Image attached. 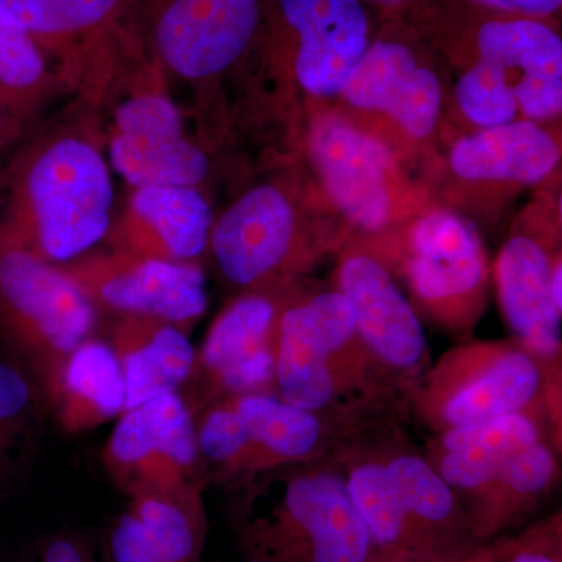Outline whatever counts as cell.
I'll list each match as a JSON object with an SVG mask.
<instances>
[{"instance_id": "cell-8", "label": "cell", "mask_w": 562, "mask_h": 562, "mask_svg": "<svg viewBox=\"0 0 562 562\" xmlns=\"http://www.w3.org/2000/svg\"><path fill=\"white\" fill-rule=\"evenodd\" d=\"M562 251V231L549 192L539 187L513 222L492 265L513 339L543 364L562 355V316L552 291L553 266Z\"/></svg>"}, {"instance_id": "cell-14", "label": "cell", "mask_w": 562, "mask_h": 562, "mask_svg": "<svg viewBox=\"0 0 562 562\" xmlns=\"http://www.w3.org/2000/svg\"><path fill=\"white\" fill-rule=\"evenodd\" d=\"M0 295L27 327L55 390L63 366L94 328L90 295L76 280L24 250L0 257Z\"/></svg>"}, {"instance_id": "cell-19", "label": "cell", "mask_w": 562, "mask_h": 562, "mask_svg": "<svg viewBox=\"0 0 562 562\" xmlns=\"http://www.w3.org/2000/svg\"><path fill=\"white\" fill-rule=\"evenodd\" d=\"M279 317L261 294L239 299L217 317L195 360L213 390L224 397L272 392Z\"/></svg>"}, {"instance_id": "cell-33", "label": "cell", "mask_w": 562, "mask_h": 562, "mask_svg": "<svg viewBox=\"0 0 562 562\" xmlns=\"http://www.w3.org/2000/svg\"><path fill=\"white\" fill-rule=\"evenodd\" d=\"M479 9L495 13L520 14V16L541 18L560 22L562 0H461Z\"/></svg>"}, {"instance_id": "cell-21", "label": "cell", "mask_w": 562, "mask_h": 562, "mask_svg": "<svg viewBox=\"0 0 562 562\" xmlns=\"http://www.w3.org/2000/svg\"><path fill=\"white\" fill-rule=\"evenodd\" d=\"M547 438L530 414H508L441 431L430 453L439 475L468 509L517 450Z\"/></svg>"}, {"instance_id": "cell-26", "label": "cell", "mask_w": 562, "mask_h": 562, "mask_svg": "<svg viewBox=\"0 0 562 562\" xmlns=\"http://www.w3.org/2000/svg\"><path fill=\"white\" fill-rule=\"evenodd\" d=\"M55 392L61 420L70 431H85L125 412V382L111 344L88 339L63 366Z\"/></svg>"}, {"instance_id": "cell-38", "label": "cell", "mask_w": 562, "mask_h": 562, "mask_svg": "<svg viewBox=\"0 0 562 562\" xmlns=\"http://www.w3.org/2000/svg\"><path fill=\"white\" fill-rule=\"evenodd\" d=\"M542 188L549 192L554 214H557V220L560 222L562 231V166L553 173L552 177H550L549 180L546 181V183L542 184Z\"/></svg>"}, {"instance_id": "cell-11", "label": "cell", "mask_w": 562, "mask_h": 562, "mask_svg": "<svg viewBox=\"0 0 562 562\" xmlns=\"http://www.w3.org/2000/svg\"><path fill=\"white\" fill-rule=\"evenodd\" d=\"M29 194L41 249L69 261L101 241L110 227L113 187L99 151L79 139H63L33 165Z\"/></svg>"}, {"instance_id": "cell-41", "label": "cell", "mask_w": 562, "mask_h": 562, "mask_svg": "<svg viewBox=\"0 0 562 562\" xmlns=\"http://www.w3.org/2000/svg\"><path fill=\"white\" fill-rule=\"evenodd\" d=\"M558 24H560V27H561V31H562V16H561L560 22H558Z\"/></svg>"}, {"instance_id": "cell-2", "label": "cell", "mask_w": 562, "mask_h": 562, "mask_svg": "<svg viewBox=\"0 0 562 562\" xmlns=\"http://www.w3.org/2000/svg\"><path fill=\"white\" fill-rule=\"evenodd\" d=\"M409 21L446 68L475 60L497 69L522 120L562 122V31L557 21L495 13L461 0H432Z\"/></svg>"}, {"instance_id": "cell-13", "label": "cell", "mask_w": 562, "mask_h": 562, "mask_svg": "<svg viewBox=\"0 0 562 562\" xmlns=\"http://www.w3.org/2000/svg\"><path fill=\"white\" fill-rule=\"evenodd\" d=\"M106 468L131 497L198 487V432L177 392L127 409L106 442Z\"/></svg>"}, {"instance_id": "cell-32", "label": "cell", "mask_w": 562, "mask_h": 562, "mask_svg": "<svg viewBox=\"0 0 562 562\" xmlns=\"http://www.w3.org/2000/svg\"><path fill=\"white\" fill-rule=\"evenodd\" d=\"M27 380L16 369L0 362V425L16 419L31 405Z\"/></svg>"}, {"instance_id": "cell-37", "label": "cell", "mask_w": 562, "mask_h": 562, "mask_svg": "<svg viewBox=\"0 0 562 562\" xmlns=\"http://www.w3.org/2000/svg\"><path fill=\"white\" fill-rule=\"evenodd\" d=\"M380 18H413L432 0H366Z\"/></svg>"}, {"instance_id": "cell-12", "label": "cell", "mask_w": 562, "mask_h": 562, "mask_svg": "<svg viewBox=\"0 0 562 562\" xmlns=\"http://www.w3.org/2000/svg\"><path fill=\"white\" fill-rule=\"evenodd\" d=\"M562 166V122L519 120L460 133L443 158V179L454 198L505 205L538 190Z\"/></svg>"}, {"instance_id": "cell-23", "label": "cell", "mask_w": 562, "mask_h": 562, "mask_svg": "<svg viewBox=\"0 0 562 562\" xmlns=\"http://www.w3.org/2000/svg\"><path fill=\"white\" fill-rule=\"evenodd\" d=\"M562 482L557 450L549 439L517 450L487 490L468 506L473 531L483 546L524 522Z\"/></svg>"}, {"instance_id": "cell-15", "label": "cell", "mask_w": 562, "mask_h": 562, "mask_svg": "<svg viewBox=\"0 0 562 562\" xmlns=\"http://www.w3.org/2000/svg\"><path fill=\"white\" fill-rule=\"evenodd\" d=\"M338 290L349 302L358 338L372 360L394 373L419 371L427 355L419 314L372 250L351 244L339 262Z\"/></svg>"}, {"instance_id": "cell-3", "label": "cell", "mask_w": 562, "mask_h": 562, "mask_svg": "<svg viewBox=\"0 0 562 562\" xmlns=\"http://www.w3.org/2000/svg\"><path fill=\"white\" fill-rule=\"evenodd\" d=\"M446 65L406 18H382L375 38L338 101L344 113L405 157L441 133L447 109Z\"/></svg>"}, {"instance_id": "cell-29", "label": "cell", "mask_w": 562, "mask_h": 562, "mask_svg": "<svg viewBox=\"0 0 562 562\" xmlns=\"http://www.w3.org/2000/svg\"><path fill=\"white\" fill-rule=\"evenodd\" d=\"M122 0H0V7L35 38H69L98 31L117 13Z\"/></svg>"}, {"instance_id": "cell-22", "label": "cell", "mask_w": 562, "mask_h": 562, "mask_svg": "<svg viewBox=\"0 0 562 562\" xmlns=\"http://www.w3.org/2000/svg\"><path fill=\"white\" fill-rule=\"evenodd\" d=\"M346 482L371 536L376 562H460L472 557L447 552L406 513L384 462H358Z\"/></svg>"}, {"instance_id": "cell-34", "label": "cell", "mask_w": 562, "mask_h": 562, "mask_svg": "<svg viewBox=\"0 0 562 562\" xmlns=\"http://www.w3.org/2000/svg\"><path fill=\"white\" fill-rule=\"evenodd\" d=\"M486 562H562L535 543L525 541L519 535L490 543Z\"/></svg>"}, {"instance_id": "cell-5", "label": "cell", "mask_w": 562, "mask_h": 562, "mask_svg": "<svg viewBox=\"0 0 562 562\" xmlns=\"http://www.w3.org/2000/svg\"><path fill=\"white\" fill-rule=\"evenodd\" d=\"M366 247L395 262L414 303L432 322L471 335L486 310L492 266L482 236L461 211L432 201L391 238Z\"/></svg>"}, {"instance_id": "cell-4", "label": "cell", "mask_w": 562, "mask_h": 562, "mask_svg": "<svg viewBox=\"0 0 562 562\" xmlns=\"http://www.w3.org/2000/svg\"><path fill=\"white\" fill-rule=\"evenodd\" d=\"M308 146L328 201L366 246L391 238L432 202L403 169L401 154L344 111L317 114Z\"/></svg>"}, {"instance_id": "cell-35", "label": "cell", "mask_w": 562, "mask_h": 562, "mask_svg": "<svg viewBox=\"0 0 562 562\" xmlns=\"http://www.w3.org/2000/svg\"><path fill=\"white\" fill-rule=\"evenodd\" d=\"M519 536L525 541L541 547L562 561V508L531 525Z\"/></svg>"}, {"instance_id": "cell-20", "label": "cell", "mask_w": 562, "mask_h": 562, "mask_svg": "<svg viewBox=\"0 0 562 562\" xmlns=\"http://www.w3.org/2000/svg\"><path fill=\"white\" fill-rule=\"evenodd\" d=\"M205 512L198 487L132 497L111 527V562H202Z\"/></svg>"}, {"instance_id": "cell-24", "label": "cell", "mask_w": 562, "mask_h": 562, "mask_svg": "<svg viewBox=\"0 0 562 562\" xmlns=\"http://www.w3.org/2000/svg\"><path fill=\"white\" fill-rule=\"evenodd\" d=\"M99 297L117 312L179 324L206 312L209 295L201 269L151 258L102 281Z\"/></svg>"}, {"instance_id": "cell-31", "label": "cell", "mask_w": 562, "mask_h": 562, "mask_svg": "<svg viewBox=\"0 0 562 562\" xmlns=\"http://www.w3.org/2000/svg\"><path fill=\"white\" fill-rule=\"evenodd\" d=\"M539 419L553 449L562 452V355L549 364Z\"/></svg>"}, {"instance_id": "cell-16", "label": "cell", "mask_w": 562, "mask_h": 562, "mask_svg": "<svg viewBox=\"0 0 562 562\" xmlns=\"http://www.w3.org/2000/svg\"><path fill=\"white\" fill-rule=\"evenodd\" d=\"M265 0H162L155 46L184 79H205L231 68L262 27Z\"/></svg>"}, {"instance_id": "cell-18", "label": "cell", "mask_w": 562, "mask_h": 562, "mask_svg": "<svg viewBox=\"0 0 562 562\" xmlns=\"http://www.w3.org/2000/svg\"><path fill=\"white\" fill-rule=\"evenodd\" d=\"M297 217L290 199L272 184L254 188L214 225L211 244L225 279L250 286L290 258Z\"/></svg>"}, {"instance_id": "cell-40", "label": "cell", "mask_w": 562, "mask_h": 562, "mask_svg": "<svg viewBox=\"0 0 562 562\" xmlns=\"http://www.w3.org/2000/svg\"><path fill=\"white\" fill-rule=\"evenodd\" d=\"M487 557H490V547H483L482 550H480L479 553L472 554L471 558H468V560L460 561V562H486Z\"/></svg>"}, {"instance_id": "cell-27", "label": "cell", "mask_w": 562, "mask_h": 562, "mask_svg": "<svg viewBox=\"0 0 562 562\" xmlns=\"http://www.w3.org/2000/svg\"><path fill=\"white\" fill-rule=\"evenodd\" d=\"M133 209L173 258L190 260L205 250L213 216L201 192L191 187L139 188Z\"/></svg>"}, {"instance_id": "cell-10", "label": "cell", "mask_w": 562, "mask_h": 562, "mask_svg": "<svg viewBox=\"0 0 562 562\" xmlns=\"http://www.w3.org/2000/svg\"><path fill=\"white\" fill-rule=\"evenodd\" d=\"M380 14L366 0H265L262 24L290 57L303 91L339 99L379 31Z\"/></svg>"}, {"instance_id": "cell-28", "label": "cell", "mask_w": 562, "mask_h": 562, "mask_svg": "<svg viewBox=\"0 0 562 562\" xmlns=\"http://www.w3.org/2000/svg\"><path fill=\"white\" fill-rule=\"evenodd\" d=\"M454 81L450 101L462 132L480 131L519 120L516 95L497 69L483 61L449 66Z\"/></svg>"}, {"instance_id": "cell-7", "label": "cell", "mask_w": 562, "mask_h": 562, "mask_svg": "<svg viewBox=\"0 0 562 562\" xmlns=\"http://www.w3.org/2000/svg\"><path fill=\"white\" fill-rule=\"evenodd\" d=\"M369 360L341 291L319 292L280 314L276 394L284 402L321 416L364 375Z\"/></svg>"}, {"instance_id": "cell-17", "label": "cell", "mask_w": 562, "mask_h": 562, "mask_svg": "<svg viewBox=\"0 0 562 562\" xmlns=\"http://www.w3.org/2000/svg\"><path fill=\"white\" fill-rule=\"evenodd\" d=\"M110 160L133 187H192L205 179V154L183 138L180 111L162 95H140L116 113Z\"/></svg>"}, {"instance_id": "cell-36", "label": "cell", "mask_w": 562, "mask_h": 562, "mask_svg": "<svg viewBox=\"0 0 562 562\" xmlns=\"http://www.w3.org/2000/svg\"><path fill=\"white\" fill-rule=\"evenodd\" d=\"M43 562H95V560L87 542L74 538H60L55 539L44 550Z\"/></svg>"}, {"instance_id": "cell-9", "label": "cell", "mask_w": 562, "mask_h": 562, "mask_svg": "<svg viewBox=\"0 0 562 562\" xmlns=\"http://www.w3.org/2000/svg\"><path fill=\"white\" fill-rule=\"evenodd\" d=\"M199 453L220 475L249 476L312 458L324 441V420L276 392L228 395L203 414ZM244 480V479H243Z\"/></svg>"}, {"instance_id": "cell-25", "label": "cell", "mask_w": 562, "mask_h": 562, "mask_svg": "<svg viewBox=\"0 0 562 562\" xmlns=\"http://www.w3.org/2000/svg\"><path fill=\"white\" fill-rule=\"evenodd\" d=\"M113 349L125 382V412L177 392L195 369V350L183 331L162 321L122 328Z\"/></svg>"}, {"instance_id": "cell-30", "label": "cell", "mask_w": 562, "mask_h": 562, "mask_svg": "<svg viewBox=\"0 0 562 562\" xmlns=\"http://www.w3.org/2000/svg\"><path fill=\"white\" fill-rule=\"evenodd\" d=\"M43 74L44 58L35 36L0 7V83L27 88Z\"/></svg>"}, {"instance_id": "cell-6", "label": "cell", "mask_w": 562, "mask_h": 562, "mask_svg": "<svg viewBox=\"0 0 562 562\" xmlns=\"http://www.w3.org/2000/svg\"><path fill=\"white\" fill-rule=\"evenodd\" d=\"M549 364L514 341H472L425 372L417 409L436 431L508 416L539 419Z\"/></svg>"}, {"instance_id": "cell-39", "label": "cell", "mask_w": 562, "mask_h": 562, "mask_svg": "<svg viewBox=\"0 0 562 562\" xmlns=\"http://www.w3.org/2000/svg\"><path fill=\"white\" fill-rule=\"evenodd\" d=\"M552 291L558 312L562 316V251L558 255L553 266Z\"/></svg>"}, {"instance_id": "cell-1", "label": "cell", "mask_w": 562, "mask_h": 562, "mask_svg": "<svg viewBox=\"0 0 562 562\" xmlns=\"http://www.w3.org/2000/svg\"><path fill=\"white\" fill-rule=\"evenodd\" d=\"M246 479L231 525L246 562H376L346 476L312 471Z\"/></svg>"}]
</instances>
